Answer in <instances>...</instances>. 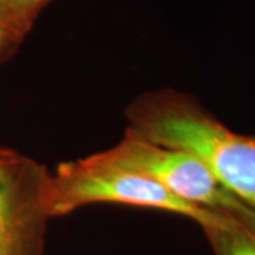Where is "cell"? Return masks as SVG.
I'll return each mask as SVG.
<instances>
[{
    "mask_svg": "<svg viewBox=\"0 0 255 255\" xmlns=\"http://www.w3.org/2000/svg\"><path fill=\"white\" fill-rule=\"evenodd\" d=\"M128 132L187 152L255 210V135L231 130L199 100L176 90L145 92L127 108Z\"/></svg>",
    "mask_w": 255,
    "mask_h": 255,
    "instance_id": "obj_1",
    "label": "cell"
},
{
    "mask_svg": "<svg viewBox=\"0 0 255 255\" xmlns=\"http://www.w3.org/2000/svg\"><path fill=\"white\" fill-rule=\"evenodd\" d=\"M97 203L167 211L193 220L199 226L211 211L183 201L162 184L111 163L100 153L57 166L50 184L51 217H63Z\"/></svg>",
    "mask_w": 255,
    "mask_h": 255,
    "instance_id": "obj_2",
    "label": "cell"
},
{
    "mask_svg": "<svg viewBox=\"0 0 255 255\" xmlns=\"http://www.w3.org/2000/svg\"><path fill=\"white\" fill-rule=\"evenodd\" d=\"M100 155L111 163L155 180L183 201L201 209H231L241 201L226 190L197 157L128 130L117 145Z\"/></svg>",
    "mask_w": 255,
    "mask_h": 255,
    "instance_id": "obj_3",
    "label": "cell"
},
{
    "mask_svg": "<svg viewBox=\"0 0 255 255\" xmlns=\"http://www.w3.org/2000/svg\"><path fill=\"white\" fill-rule=\"evenodd\" d=\"M51 173L46 166L21 157L0 186V255H43L50 210Z\"/></svg>",
    "mask_w": 255,
    "mask_h": 255,
    "instance_id": "obj_4",
    "label": "cell"
},
{
    "mask_svg": "<svg viewBox=\"0 0 255 255\" xmlns=\"http://www.w3.org/2000/svg\"><path fill=\"white\" fill-rule=\"evenodd\" d=\"M200 227L216 255H255V210L243 201L211 210Z\"/></svg>",
    "mask_w": 255,
    "mask_h": 255,
    "instance_id": "obj_5",
    "label": "cell"
},
{
    "mask_svg": "<svg viewBox=\"0 0 255 255\" xmlns=\"http://www.w3.org/2000/svg\"><path fill=\"white\" fill-rule=\"evenodd\" d=\"M51 0H0V11L26 36Z\"/></svg>",
    "mask_w": 255,
    "mask_h": 255,
    "instance_id": "obj_6",
    "label": "cell"
},
{
    "mask_svg": "<svg viewBox=\"0 0 255 255\" xmlns=\"http://www.w3.org/2000/svg\"><path fill=\"white\" fill-rule=\"evenodd\" d=\"M26 34L0 11V64L17 51Z\"/></svg>",
    "mask_w": 255,
    "mask_h": 255,
    "instance_id": "obj_7",
    "label": "cell"
},
{
    "mask_svg": "<svg viewBox=\"0 0 255 255\" xmlns=\"http://www.w3.org/2000/svg\"><path fill=\"white\" fill-rule=\"evenodd\" d=\"M23 156L16 150L0 146V186L9 179L14 169L17 167Z\"/></svg>",
    "mask_w": 255,
    "mask_h": 255,
    "instance_id": "obj_8",
    "label": "cell"
}]
</instances>
